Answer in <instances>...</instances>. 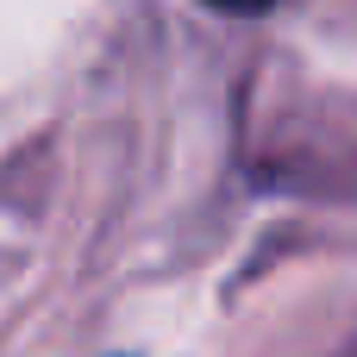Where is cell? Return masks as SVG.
Returning a JSON list of instances; mask_svg holds the SVG:
<instances>
[{
  "mask_svg": "<svg viewBox=\"0 0 357 357\" xmlns=\"http://www.w3.org/2000/svg\"><path fill=\"white\" fill-rule=\"evenodd\" d=\"M207 6H220V13H264V6H276V0H207Z\"/></svg>",
  "mask_w": 357,
  "mask_h": 357,
  "instance_id": "obj_1",
  "label": "cell"
}]
</instances>
